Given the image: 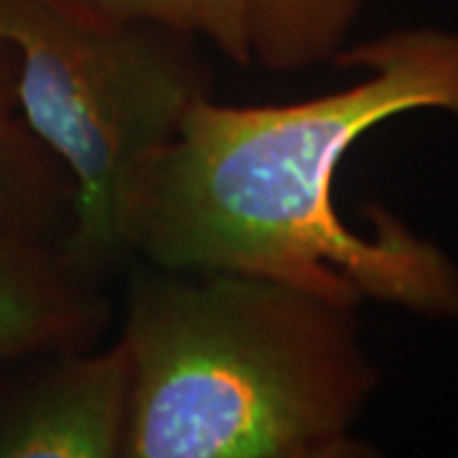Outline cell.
<instances>
[{"label": "cell", "mask_w": 458, "mask_h": 458, "mask_svg": "<svg viewBox=\"0 0 458 458\" xmlns=\"http://www.w3.org/2000/svg\"><path fill=\"white\" fill-rule=\"evenodd\" d=\"M334 66L364 77L288 105L201 99L135 176L123 214L131 262L267 276L458 327V262L382 207L361 234L334 201L364 132L418 110L458 117V29L349 41Z\"/></svg>", "instance_id": "cell-1"}, {"label": "cell", "mask_w": 458, "mask_h": 458, "mask_svg": "<svg viewBox=\"0 0 458 458\" xmlns=\"http://www.w3.org/2000/svg\"><path fill=\"white\" fill-rule=\"evenodd\" d=\"M117 344L123 458H372L379 390L360 309L288 280L132 260Z\"/></svg>", "instance_id": "cell-2"}, {"label": "cell", "mask_w": 458, "mask_h": 458, "mask_svg": "<svg viewBox=\"0 0 458 458\" xmlns=\"http://www.w3.org/2000/svg\"><path fill=\"white\" fill-rule=\"evenodd\" d=\"M201 41L156 18L99 23L51 0H0L18 110L77 186L66 255L107 285L131 265L123 214L135 176L212 98Z\"/></svg>", "instance_id": "cell-3"}, {"label": "cell", "mask_w": 458, "mask_h": 458, "mask_svg": "<svg viewBox=\"0 0 458 458\" xmlns=\"http://www.w3.org/2000/svg\"><path fill=\"white\" fill-rule=\"evenodd\" d=\"M0 410V458H123L131 375L120 344L38 354Z\"/></svg>", "instance_id": "cell-4"}, {"label": "cell", "mask_w": 458, "mask_h": 458, "mask_svg": "<svg viewBox=\"0 0 458 458\" xmlns=\"http://www.w3.org/2000/svg\"><path fill=\"white\" fill-rule=\"evenodd\" d=\"M110 321L107 283L74 265L64 237L0 222V367L99 346Z\"/></svg>", "instance_id": "cell-5"}, {"label": "cell", "mask_w": 458, "mask_h": 458, "mask_svg": "<svg viewBox=\"0 0 458 458\" xmlns=\"http://www.w3.org/2000/svg\"><path fill=\"white\" fill-rule=\"evenodd\" d=\"M74 204L72 174L18 110L16 56L0 44V222L44 237H66Z\"/></svg>", "instance_id": "cell-6"}, {"label": "cell", "mask_w": 458, "mask_h": 458, "mask_svg": "<svg viewBox=\"0 0 458 458\" xmlns=\"http://www.w3.org/2000/svg\"><path fill=\"white\" fill-rule=\"evenodd\" d=\"M369 0H240L252 64L291 74L334 64Z\"/></svg>", "instance_id": "cell-7"}, {"label": "cell", "mask_w": 458, "mask_h": 458, "mask_svg": "<svg viewBox=\"0 0 458 458\" xmlns=\"http://www.w3.org/2000/svg\"><path fill=\"white\" fill-rule=\"evenodd\" d=\"M74 16L99 23H117L132 18H156L189 29L214 49L222 51L232 64L250 66L245 13L240 0H51Z\"/></svg>", "instance_id": "cell-8"}]
</instances>
